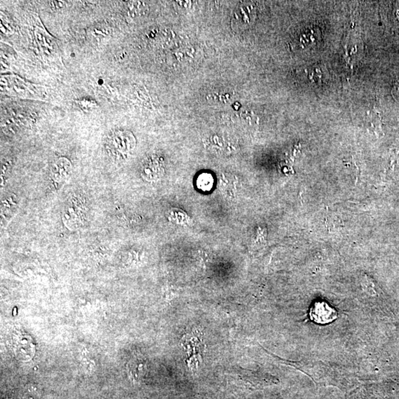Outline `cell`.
Listing matches in <instances>:
<instances>
[{
    "mask_svg": "<svg viewBox=\"0 0 399 399\" xmlns=\"http://www.w3.org/2000/svg\"><path fill=\"white\" fill-rule=\"evenodd\" d=\"M10 345L13 354L21 361H29L35 354V345L32 338L22 332L13 333Z\"/></svg>",
    "mask_w": 399,
    "mask_h": 399,
    "instance_id": "cell-1",
    "label": "cell"
},
{
    "mask_svg": "<svg viewBox=\"0 0 399 399\" xmlns=\"http://www.w3.org/2000/svg\"><path fill=\"white\" fill-rule=\"evenodd\" d=\"M135 139L130 132H114L108 141V150L113 156L120 159L134 147Z\"/></svg>",
    "mask_w": 399,
    "mask_h": 399,
    "instance_id": "cell-2",
    "label": "cell"
},
{
    "mask_svg": "<svg viewBox=\"0 0 399 399\" xmlns=\"http://www.w3.org/2000/svg\"><path fill=\"white\" fill-rule=\"evenodd\" d=\"M337 312L329 304L323 301L314 302L310 311V317L318 324H324L332 322L337 318Z\"/></svg>",
    "mask_w": 399,
    "mask_h": 399,
    "instance_id": "cell-3",
    "label": "cell"
},
{
    "mask_svg": "<svg viewBox=\"0 0 399 399\" xmlns=\"http://www.w3.org/2000/svg\"><path fill=\"white\" fill-rule=\"evenodd\" d=\"M255 16L256 10L252 4H241L234 13L232 25L235 29H244L252 24Z\"/></svg>",
    "mask_w": 399,
    "mask_h": 399,
    "instance_id": "cell-4",
    "label": "cell"
},
{
    "mask_svg": "<svg viewBox=\"0 0 399 399\" xmlns=\"http://www.w3.org/2000/svg\"><path fill=\"white\" fill-rule=\"evenodd\" d=\"M126 368L129 379L132 382L137 383L139 382L147 373V362L142 357H134L127 363Z\"/></svg>",
    "mask_w": 399,
    "mask_h": 399,
    "instance_id": "cell-5",
    "label": "cell"
},
{
    "mask_svg": "<svg viewBox=\"0 0 399 399\" xmlns=\"http://www.w3.org/2000/svg\"><path fill=\"white\" fill-rule=\"evenodd\" d=\"M71 171V163L68 159L61 158L58 159L51 167L52 178L61 182L69 176Z\"/></svg>",
    "mask_w": 399,
    "mask_h": 399,
    "instance_id": "cell-6",
    "label": "cell"
},
{
    "mask_svg": "<svg viewBox=\"0 0 399 399\" xmlns=\"http://www.w3.org/2000/svg\"><path fill=\"white\" fill-rule=\"evenodd\" d=\"M198 185L202 190H209L213 185L212 177L210 175H208V174L201 175L199 178Z\"/></svg>",
    "mask_w": 399,
    "mask_h": 399,
    "instance_id": "cell-7",
    "label": "cell"
},
{
    "mask_svg": "<svg viewBox=\"0 0 399 399\" xmlns=\"http://www.w3.org/2000/svg\"><path fill=\"white\" fill-rule=\"evenodd\" d=\"M146 5H144V4H142V2H140V1H130V2L128 4V8H129V12L131 13H133V14H140L141 13V12L145 11L144 9L146 10Z\"/></svg>",
    "mask_w": 399,
    "mask_h": 399,
    "instance_id": "cell-8",
    "label": "cell"
},
{
    "mask_svg": "<svg viewBox=\"0 0 399 399\" xmlns=\"http://www.w3.org/2000/svg\"><path fill=\"white\" fill-rule=\"evenodd\" d=\"M80 105L84 109H91L96 106V103L90 100H81L80 101Z\"/></svg>",
    "mask_w": 399,
    "mask_h": 399,
    "instance_id": "cell-9",
    "label": "cell"
},
{
    "mask_svg": "<svg viewBox=\"0 0 399 399\" xmlns=\"http://www.w3.org/2000/svg\"><path fill=\"white\" fill-rule=\"evenodd\" d=\"M7 22V20L6 19L5 16L1 15V26L4 27V28H3V32H4V34H9V32L12 31L10 23L6 24Z\"/></svg>",
    "mask_w": 399,
    "mask_h": 399,
    "instance_id": "cell-10",
    "label": "cell"
},
{
    "mask_svg": "<svg viewBox=\"0 0 399 399\" xmlns=\"http://www.w3.org/2000/svg\"><path fill=\"white\" fill-rule=\"evenodd\" d=\"M392 94L394 99L399 101V81H397L394 84V87L392 89Z\"/></svg>",
    "mask_w": 399,
    "mask_h": 399,
    "instance_id": "cell-11",
    "label": "cell"
},
{
    "mask_svg": "<svg viewBox=\"0 0 399 399\" xmlns=\"http://www.w3.org/2000/svg\"></svg>",
    "mask_w": 399,
    "mask_h": 399,
    "instance_id": "cell-12",
    "label": "cell"
}]
</instances>
